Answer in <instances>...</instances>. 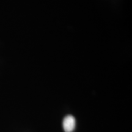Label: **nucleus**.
I'll return each mask as SVG.
<instances>
[{
	"label": "nucleus",
	"mask_w": 132,
	"mask_h": 132,
	"mask_svg": "<svg viewBox=\"0 0 132 132\" xmlns=\"http://www.w3.org/2000/svg\"><path fill=\"white\" fill-rule=\"evenodd\" d=\"M76 121L73 116H65L62 121V127L65 132H72L75 128Z\"/></svg>",
	"instance_id": "1"
}]
</instances>
